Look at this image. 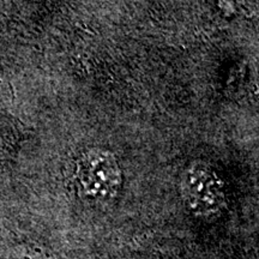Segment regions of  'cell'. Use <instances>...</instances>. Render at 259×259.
I'll return each instance as SVG.
<instances>
[{
	"label": "cell",
	"instance_id": "1",
	"mask_svg": "<svg viewBox=\"0 0 259 259\" xmlns=\"http://www.w3.org/2000/svg\"><path fill=\"white\" fill-rule=\"evenodd\" d=\"M77 178L84 194L94 199H111L121 185V171L115 157L103 149H90L80 156Z\"/></svg>",
	"mask_w": 259,
	"mask_h": 259
},
{
	"label": "cell",
	"instance_id": "2",
	"mask_svg": "<svg viewBox=\"0 0 259 259\" xmlns=\"http://www.w3.org/2000/svg\"><path fill=\"white\" fill-rule=\"evenodd\" d=\"M184 199L199 216H212L225 206L223 184L206 164L193 163L185 170L181 181Z\"/></svg>",
	"mask_w": 259,
	"mask_h": 259
}]
</instances>
